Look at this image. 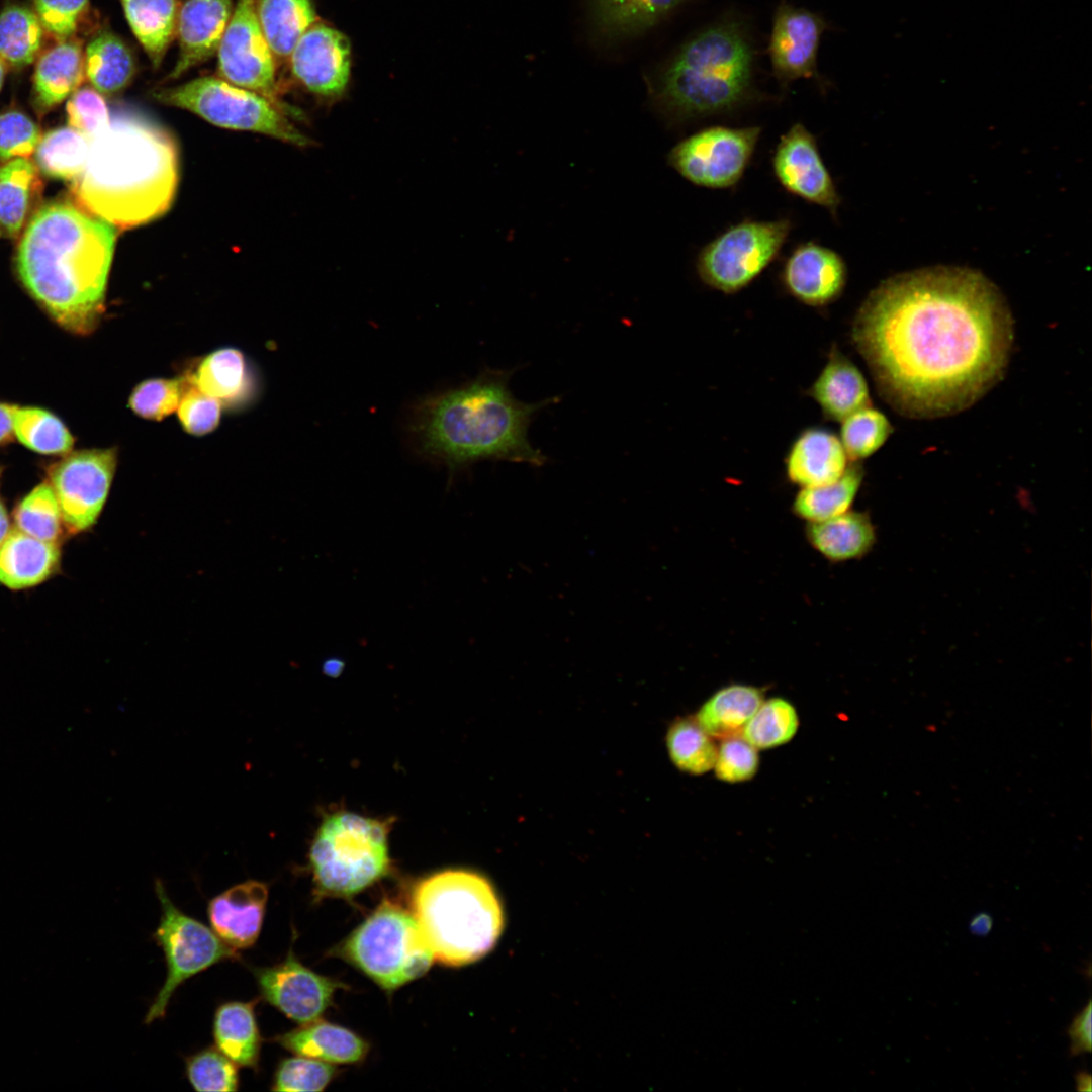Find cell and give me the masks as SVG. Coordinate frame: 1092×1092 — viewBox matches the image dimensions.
I'll use <instances>...</instances> for the list:
<instances>
[{
	"label": "cell",
	"instance_id": "obj_1",
	"mask_svg": "<svg viewBox=\"0 0 1092 1092\" xmlns=\"http://www.w3.org/2000/svg\"><path fill=\"white\" fill-rule=\"evenodd\" d=\"M850 336L880 396L901 415L933 419L965 411L1003 378L1014 323L985 275L935 266L881 282Z\"/></svg>",
	"mask_w": 1092,
	"mask_h": 1092
},
{
	"label": "cell",
	"instance_id": "obj_2",
	"mask_svg": "<svg viewBox=\"0 0 1092 1092\" xmlns=\"http://www.w3.org/2000/svg\"><path fill=\"white\" fill-rule=\"evenodd\" d=\"M115 230L68 202H50L30 219L17 249L25 291L63 331L88 336L104 312Z\"/></svg>",
	"mask_w": 1092,
	"mask_h": 1092
},
{
	"label": "cell",
	"instance_id": "obj_3",
	"mask_svg": "<svg viewBox=\"0 0 1092 1092\" xmlns=\"http://www.w3.org/2000/svg\"><path fill=\"white\" fill-rule=\"evenodd\" d=\"M510 376L509 371L486 369L459 386L415 400L405 418L413 451L446 467L450 475L482 460L543 465L546 457L530 443L528 428L552 399H517Z\"/></svg>",
	"mask_w": 1092,
	"mask_h": 1092
},
{
	"label": "cell",
	"instance_id": "obj_4",
	"mask_svg": "<svg viewBox=\"0 0 1092 1092\" xmlns=\"http://www.w3.org/2000/svg\"><path fill=\"white\" fill-rule=\"evenodd\" d=\"M178 166L177 145L170 132L146 115L122 110L90 140L73 193L84 211L112 226H138L169 209Z\"/></svg>",
	"mask_w": 1092,
	"mask_h": 1092
},
{
	"label": "cell",
	"instance_id": "obj_5",
	"mask_svg": "<svg viewBox=\"0 0 1092 1092\" xmlns=\"http://www.w3.org/2000/svg\"><path fill=\"white\" fill-rule=\"evenodd\" d=\"M753 68L745 23L724 16L693 35L663 65L652 81V103L670 125L735 111L761 99Z\"/></svg>",
	"mask_w": 1092,
	"mask_h": 1092
},
{
	"label": "cell",
	"instance_id": "obj_6",
	"mask_svg": "<svg viewBox=\"0 0 1092 1092\" xmlns=\"http://www.w3.org/2000/svg\"><path fill=\"white\" fill-rule=\"evenodd\" d=\"M411 906L435 960L448 966L485 956L504 928L493 886L470 870H444L421 879L413 888Z\"/></svg>",
	"mask_w": 1092,
	"mask_h": 1092
},
{
	"label": "cell",
	"instance_id": "obj_7",
	"mask_svg": "<svg viewBox=\"0 0 1092 1092\" xmlns=\"http://www.w3.org/2000/svg\"><path fill=\"white\" fill-rule=\"evenodd\" d=\"M389 820L344 810L327 815L308 852L316 898H351L390 870Z\"/></svg>",
	"mask_w": 1092,
	"mask_h": 1092
},
{
	"label": "cell",
	"instance_id": "obj_8",
	"mask_svg": "<svg viewBox=\"0 0 1092 1092\" xmlns=\"http://www.w3.org/2000/svg\"><path fill=\"white\" fill-rule=\"evenodd\" d=\"M336 953L386 991L424 975L435 958L414 915L384 900Z\"/></svg>",
	"mask_w": 1092,
	"mask_h": 1092
},
{
	"label": "cell",
	"instance_id": "obj_9",
	"mask_svg": "<svg viewBox=\"0 0 1092 1092\" xmlns=\"http://www.w3.org/2000/svg\"><path fill=\"white\" fill-rule=\"evenodd\" d=\"M160 103L191 111L217 126L263 133L306 147L310 140L264 96L220 77H200L153 93Z\"/></svg>",
	"mask_w": 1092,
	"mask_h": 1092
},
{
	"label": "cell",
	"instance_id": "obj_10",
	"mask_svg": "<svg viewBox=\"0 0 1092 1092\" xmlns=\"http://www.w3.org/2000/svg\"><path fill=\"white\" fill-rule=\"evenodd\" d=\"M155 892L161 917L153 939L164 952L167 976L147 1011L145 1023L165 1016L173 993L184 981L220 962L240 960L238 950L212 929L177 908L159 879L155 881Z\"/></svg>",
	"mask_w": 1092,
	"mask_h": 1092
},
{
	"label": "cell",
	"instance_id": "obj_11",
	"mask_svg": "<svg viewBox=\"0 0 1092 1092\" xmlns=\"http://www.w3.org/2000/svg\"><path fill=\"white\" fill-rule=\"evenodd\" d=\"M792 222L746 219L729 226L699 253L696 269L701 280L725 294L749 286L777 258Z\"/></svg>",
	"mask_w": 1092,
	"mask_h": 1092
},
{
	"label": "cell",
	"instance_id": "obj_12",
	"mask_svg": "<svg viewBox=\"0 0 1092 1092\" xmlns=\"http://www.w3.org/2000/svg\"><path fill=\"white\" fill-rule=\"evenodd\" d=\"M117 465V450H72L46 464L43 471L59 503L67 536L90 530L107 500Z\"/></svg>",
	"mask_w": 1092,
	"mask_h": 1092
},
{
	"label": "cell",
	"instance_id": "obj_13",
	"mask_svg": "<svg viewBox=\"0 0 1092 1092\" xmlns=\"http://www.w3.org/2000/svg\"><path fill=\"white\" fill-rule=\"evenodd\" d=\"M761 133L759 126H710L675 145L668 162L691 183L725 189L742 178Z\"/></svg>",
	"mask_w": 1092,
	"mask_h": 1092
},
{
	"label": "cell",
	"instance_id": "obj_14",
	"mask_svg": "<svg viewBox=\"0 0 1092 1092\" xmlns=\"http://www.w3.org/2000/svg\"><path fill=\"white\" fill-rule=\"evenodd\" d=\"M217 60L221 79L264 96L284 111L288 108L278 95L276 61L259 24L255 0L236 1Z\"/></svg>",
	"mask_w": 1092,
	"mask_h": 1092
},
{
	"label": "cell",
	"instance_id": "obj_15",
	"mask_svg": "<svg viewBox=\"0 0 1092 1092\" xmlns=\"http://www.w3.org/2000/svg\"><path fill=\"white\" fill-rule=\"evenodd\" d=\"M251 971L261 998L300 1025L318 1020L343 986L306 968L292 949L282 962Z\"/></svg>",
	"mask_w": 1092,
	"mask_h": 1092
},
{
	"label": "cell",
	"instance_id": "obj_16",
	"mask_svg": "<svg viewBox=\"0 0 1092 1092\" xmlns=\"http://www.w3.org/2000/svg\"><path fill=\"white\" fill-rule=\"evenodd\" d=\"M771 164L778 182L787 192L836 217L841 197L815 136L802 123H795L780 138Z\"/></svg>",
	"mask_w": 1092,
	"mask_h": 1092
},
{
	"label": "cell",
	"instance_id": "obj_17",
	"mask_svg": "<svg viewBox=\"0 0 1092 1092\" xmlns=\"http://www.w3.org/2000/svg\"><path fill=\"white\" fill-rule=\"evenodd\" d=\"M288 61L295 80L314 96L332 101L346 92L351 76V46L333 26L313 23Z\"/></svg>",
	"mask_w": 1092,
	"mask_h": 1092
},
{
	"label": "cell",
	"instance_id": "obj_18",
	"mask_svg": "<svg viewBox=\"0 0 1092 1092\" xmlns=\"http://www.w3.org/2000/svg\"><path fill=\"white\" fill-rule=\"evenodd\" d=\"M826 21L782 1L776 9L768 44L772 75L782 88L800 78H819L817 54Z\"/></svg>",
	"mask_w": 1092,
	"mask_h": 1092
},
{
	"label": "cell",
	"instance_id": "obj_19",
	"mask_svg": "<svg viewBox=\"0 0 1092 1092\" xmlns=\"http://www.w3.org/2000/svg\"><path fill=\"white\" fill-rule=\"evenodd\" d=\"M785 291L799 302L815 308L838 300L847 283V266L834 250L818 243L798 245L780 273Z\"/></svg>",
	"mask_w": 1092,
	"mask_h": 1092
},
{
	"label": "cell",
	"instance_id": "obj_20",
	"mask_svg": "<svg viewBox=\"0 0 1092 1092\" xmlns=\"http://www.w3.org/2000/svg\"><path fill=\"white\" fill-rule=\"evenodd\" d=\"M850 461L836 433L822 426L802 429L792 440L784 458L787 480L799 488L832 483Z\"/></svg>",
	"mask_w": 1092,
	"mask_h": 1092
},
{
	"label": "cell",
	"instance_id": "obj_21",
	"mask_svg": "<svg viewBox=\"0 0 1092 1092\" xmlns=\"http://www.w3.org/2000/svg\"><path fill=\"white\" fill-rule=\"evenodd\" d=\"M268 892L266 883L247 880L216 895L207 906L211 929L236 950L253 946L262 929Z\"/></svg>",
	"mask_w": 1092,
	"mask_h": 1092
},
{
	"label": "cell",
	"instance_id": "obj_22",
	"mask_svg": "<svg viewBox=\"0 0 1092 1092\" xmlns=\"http://www.w3.org/2000/svg\"><path fill=\"white\" fill-rule=\"evenodd\" d=\"M233 9L232 0H185L180 5L176 28L179 53L168 79L181 77L217 52Z\"/></svg>",
	"mask_w": 1092,
	"mask_h": 1092
},
{
	"label": "cell",
	"instance_id": "obj_23",
	"mask_svg": "<svg viewBox=\"0 0 1092 1092\" xmlns=\"http://www.w3.org/2000/svg\"><path fill=\"white\" fill-rule=\"evenodd\" d=\"M807 395L817 403L825 420L838 423L871 404L862 372L835 344Z\"/></svg>",
	"mask_w": 1092,
	"mask_h": 1092
},
{
	"label": "cell",
	"instance_id": "obj_24",
	"mask_svg": "<svg viewBox=\"0 0 1092 1092\" xmlns=\"http://www.w3.org/2000/svg\"><path fill=\"white\" fill-rule=\"evenodd\" d=\"M61 561V544L13 528L0 545V584L11 590L35 587L60 571Z\"/></svg>",
	"mask_w": 1092,
	"mask_h": 1092
},
{
	"label": "cell",
	"instance_id": "obj_25",
	"mask_svg": "<svg viewBox=\"0 0 1092 1092\" xmlns=\"http://www.w3.org/2000/svg\"><path fill=\"white\" fill-rule=\"evenodd\" d=\"M809 545L831 563L859 559L875 545L876 531L864 512L848 510L838 516L806 523Z\"/></svg>",
	"mask_w": 1092,
	"mask_h": 1092
},
{
	"label": "cell",
	"instance_id": "obj_26",
	"mask_svg": "<svg viewBox=\"0 0 1092 1092\" xmlns=\"http://www.w3.org/2000/svg\"><path fill=\"white\" fill-rule=\"evenodd\" d=\"M85 77L84 54L78 41L62 40L38 59L33 75L35 106L48 111L72 95Z\"/></svg>",
	"mask_w": 1092,
	"mask_h": 1092
},
{
	"label": "cell",
	"instance_id": "obj_27",
	"mask_svg": "<svg viewBox=\"0 0 1092 1092\" xmlns=\"http://www.w3.org/2000/svg\"><path fill=\"white\" fill-rule=\"evenodd\" d=\"M273 1040L295 1055L338 1064L360 1062L369 1049L368 1043L351 1030L320 1020L303 1024Z\"/></svg>",
	"mask_w": 1092,
	"mask_h": 1092
},
{
	"label": "cell",
	"instance_id": "obj_28",
	"mask_svg": "<svg viewBox=\"0 0 1092 1092\" xmlns=\"http://www.w3.org/2000/svg\"><path fill=\"white\" fill-rule=\"evenodd\" d=\"M686 0H589L590 20L604 38L638 35L660 22Z\"/></svg>",
	"mask_w": 1092,
	"mask_h": 1092
},
{
	"label": "cell",
	"instance_id": "obj_29",
	"mask_svg": "<svg viewBox=\"0 0 1092 1092\" xmlns=\"http://www.w3.org/2000/svg\"><path fill=\"white\" fill-rule=\"evenodd\" d=\"M256 1001H230L219 1005L213 1018L215 1046L237 1066L258 1070L262 1037L255 1013Z\"/></svg>",
	"mask_w": 1092,
	"mask_h": 1092
},
{
	"label": "cell",
	"instance_id": "obj_30",
	"mask_svg": "<svg viewBox=\"0 0 1092 1092\" xmlns=\"http://www.w3.org/2000/svg\"><path fill=\"white\" fill-rule=\"evenodd\" d=\"M764 700L761 688L731 684L717 690L699 709L695 719L713 738H728L741 732Z\"/></svg>",
	"mask_w": 1092,
	"mask_h": 1092
},
{
	"label": "cell",
	"instance_id": "obj_31",
	"mask_svg": "<svg viewBox=\"0 0 1092 1092\" xmlns=\"http://www.w3.org/2000/svg\"><path fill=\"white\" fill-rule=\"evenodd\" d=\"M259 24L276 62H286L316 22L312 0H255Z\"/></svg>",
	"mask_w": 1092,
	"mask_h": 1092
},
{
	"label": "cell",
	"instance_id": "obj_32",
	"mask_svg": "<svg viewBox=\"0 0 1092 1092\" xmlns=\"http://www.w3.org/2000/svg\"><path fill=\"white\" fill-rule=\"evenodd\" d=\"M128 25L158 67L176 35L179 0H120Z\"/></svg>",
	"mask_w": 1092,
	"mask_h": 1092
},
{
	"label": "cell",
	"instance_id": "obj_33",
	"mask_svg": "<svg viewBox=\"0 0 1092 1092\" xmlns=\"http://www.w3.org/2000/svg\"><path fill=\"white\" fill-rule=\"evenodd\" d=\"M84 69L85 76L98 92L112 94L130 83L135 74V61L118 35L103 29L86 48Z\"/></svg>",
	"mask_w": 1092,
	"mask_h": 1092
},
{
	"label": "cell",
	"instance_id": "obj_34",
	"mask_svg": "<svg viewBox=\"0 0 1092 1092\" xmlns=\"http://www.w3.org/2000/svg\"><path fill=\"white\" fill-rule=\"evenodd\" d=\"M13 433L23 447L49 457L63 456L75 445L66 423L51 410L37 405H14Z\"/></svg>",
	"mask_w": 1092,
	"mask_h": 1092
},
{
	"label": "cell",
	"instance_id": "obj_35",
	"mask_svg": "<svg viewBox=\"0 0 1092 1092\" xmlns=\"http://www.w3.org/2000/svg\"><path fill=\"white\" fill-rule=\"evenodd\" d=\"M864 477L861 462H850L836 481L800 488L793 498V514L806 523L819 522L851 509Z\"/></svg>",
	"mask_w": 1092,
	"mask_h": 1092
},
{
	"label": "cell",
	"instance_id": "obj_36",
	"mask_svg": "<svg viewBox=\"0 0 1092 1092\" xmlns=\"http://www.w3.org/2000/svg\"><path fill=\"white\" fill-rule=\"evenodd\" d=\"M188 382L223 403H235L248 390L247 364L242 352L222 348L205 356Z\"/></svg>",
	"mask_w": 1092,
	"mask_h": 1092
},
{
	"label": "cell",
	"instance_id": "obj_37",
	"mask_svg": "<svg viewBox=\"0 0 1092 1092\" xmlns=\"http://www.w3.org/2000/svg\"><path fill=\"white\" fill-rule=\"evenodd\" d=\"M90 141L72 127H60L46 133L35 151V161L46 176L75 180L85 168Z\"/></svg>",
	"mask_w": 1092,
	"mask_h": 1092
},
{
	"label": "cell",
	"instance_id": "obj_38",
	"mask_svg": "<svg viewBox=\"0 0 1092 1092\" xmlns=\"http://www.w3.org/2000/svg\"><path fill=\"white\" fill-rule=\"evenodd\" d=\"M43 27L34 11L10 4L0 13V55L13 68L31 64L41 47Z\"/></svg>",
	"mask_w": 1092,
	"mask_h": 1092
},
{
	"label": "cell",
	"instance_id": "obj_39",
	"mask_svg": "<svg viewBox=\"0 0 1092 1092\" xmlns=\"http://www.w3.org/2000/svg\"><path fill=\"white\" fill-rule=\"evenodd\" d=\"M11 517L13 528L36 539L61 544L67 536L59 503L47 480L17 502Z\"/></svg>",
	"mask_w": 1092,
	"mask_h": 1092
},
{
	"label": "cell",
	"instance_id": "obj_40",
	"mask_svg": "<svg viewBox=\"0 0 1092 1092\" xmlns=\"http://www.w3.org/2000/svg\"><path fill=\"white\" fill-rule=\"evenodd\" d=\"M36 178L35 166L25 158L0 168V235L14 237L20 232Z\"/></svg>",
	"mask_w": 1092,
	"mask_h": 1092
},
{
	"label": "cell",
	"instance_id": "obj_41",
	"mask_svg": "<svg viewBox=\"0 0 1092 1092\" xmlns=\"http://www.w3.org/2000/svg\"><path fill=\"white\" fill-rule=\"evenodd\" d=\"M666 745L671 761L685 772L703 775L714 767L717 746L696 719L675 720L667 731Z\"/></svg>",
	"mask_w": 1092,
	"mask_h": 1092
},
{
	"label": "cell",
	"instance_id": "obj_42",
	"mask_svg": "<svg viewBox=\"0 0 1092 1092\" xmlns=\"http://www.w3.org/2000/svg\"><path fill=\"white\" fill-rule=\"evenodd\" d=\"M799 727V717L793 704L775 697L763 700L747 722L741 736L757 749H768L789 742Z\"/></svg>",
	"mask_w": 1092,
	"mask_h": 1092
},
{
	"label": "cell",
	"instance_id": "obj_43",
	"mask_svg": "<svg viewBox=\"0 0 1092 1092\" xmlns=\"http://www.w3.org/2000/svg\"><path fill=\"white\" fill-rule=\"evenodd\" d=\"M893 427L883 412L872 404L840 422L839 439L850 462H861L889 439Z\"/></svg>",
	"mask_w": 1092,
	"mask_h": 1092
},
{
	"label": "cell",
	"instance_id": "obj_44",
	"mask_svg": "<svg viewBox=\"0 0 1092 1092\" xmlns=\"http://www.w3.org/2000/svg\"><path fill=\"white\" fill-rule=\"evenodd\" d=\"M189 1083L196 1091H237L238 1066L216 1046H208L185 1059Z\"/></svg>",
	"mask_w": 1092,
	"mask_h": 1092
},
{
	"label": "cell",
	"instance_id": "obj_45",
	"mask_svg": "<svg viewBox=\"0 0 1092 1092\" xmlns=\"http://www.w3.org/2000/svg\"><path fill=\"white\" fill-rule=\"evenodd\" d=\"M185 388V380L181 378L148 379L134 387L128 404L138 416L161 421L178 408Z\"/></svg>",
	"mask_w": 1092,
	"mask_h": 1092
},
{
	"label": "cell",
	"instance_id": "obj_46",
	"mask_svg": "<svg viewBox=\"0 0 1092 1092\" xmlns=\"http://www.w3.org/2000/svg\"><path fill=\"white\" fill-rule=\"evenodd\" d=\"M328 1062L297 1055L283 1059L274 1073V1091H322L336 1075Z\"/></svg>",
	"mask_w": 1092,
	"mask_h": 1092
},
{
	"label": "cell",
	"instance_id": "obj_47",
	"mask_svg": "<svg viewBox=\"0 0 1092 1092\" xmlns=\"http://www.w3.org/2000/svg\"><path fill=\"white\" fill-rule=\"evenodd\" d=\"M759 765L757 748L741 735L722 739L717 748L714 764L716 777L727 783H740L752 779Z\"/></svg>",
	"mask_w": 1092,
	"mask_h": 1092
},
{
	"label": "cell",
	"instance_id": "obj_48",
	"mask_svg": "<svg viewBox=\"0 0 1092 1092\" xmlns=\"http://www.w3.org/2000/svg\"><path fill=\"white\" fill-rule=\"evenodd\" d=\"M70 127L81 132L89 141L101 133L110 122L105 100L95 89L78 88L66 106Z\"/></svg>",
	"mask_w": 1092,
	"mask_h": 1092
},
{
	"label": "cell",
	"instance_id": "obj_49",
	"mask_svg": "<svg viewBox=\"0 0 1092 1092\" xmlns=\"http://www.w3.org/2000/svg\"><path fill=\"white\" fill-rule=\"evenodd\" d=\"M182 428L194 436L212 432L219 424L221 402L191 385L183 392L177 408Z\"/></svg>",
	"mask_w": 1092,
	"mask_h": 1092
},
{
	"label": "cell",
	"instance_id": "obj_50",
	"mask_svg": "<svg viewBox=\"0 0 1092 1092\" xmlns=\"http://www.w3.org/2000/svg\"><path fill=\"white\" fill-rule=\"evenodd\" d=\"M39 141V128L26 114L15 110L0 114V159L28 157Z\"/></svg>",
	"mask_w": 1092,
	"mask_h": 1092
},
{
	"label": "cell",
	"instance_id": "obj_51",
	"mask_svg": "<svg viewBox=\"0 0 1092 1092\" xmlns=\"http://www.w3.org/2000/svg\"><path fill=\"white\" fill-rule=\"evenodd\" d=\"M89 0H34V12L54 37L66 40L76 32Z\"/></svg>",
	"mask_w": 1092,
	"mask_h": 1092
},
{
	"label": "cell",
	"instance_id": "obj_52",
	"mask_svg": "<svg viewBox=\"0 0 1092 1092\" xmlns=\"http://www.w3.org/2000/svg\"><path fill=\"white\" fill-rule=\"evenodd\" d=\"M1091 1000H1089L1087 1005L1078 1014L1075 1015L1070 1026L1068 1027V1035L1071 1041L1070 1053L1072 1056H1079L1081 1054L1091 1052Z\"/></svg>",
	"mask_w": 1092,
	"mask_h": 1092
},
{
	"label": "cell",
	"instance_id": "obj_53",
	"mask_svg": "<svg viewBox=\"0 0 1092 1092\" xmlns=\"http://www.w3.org/2000/svg\"><path fill=\"white\" fill-rule=\"evenodd\" d=\"M14 403L0 401V447L14 440L13 408Z\"/></svg>",
	"mask_w": 1092,
	"mask_h": 1092
},
{
	"label": "cell",
	"instance_id": "obj_54",
	"mask_svg": "<svg viewBox=\"0 0 1092 1092\" xmlns=\"http://www.w3.org/2000/svg\"><path fill=\"white\" fill-rule=\"evenodd\" d=\"M992 927V916L985 912L976 914L969 923L971 933L977 936H986L990 933Z\"/></svg>",
	"mask_w": 1092,
	"mask_h": 1092
},
{
	"label": "cell",
	"instance_id": "obj_55",
	"mask_svg": "<svg viewBox=\"0 0 1092 1092\" xmlns=\"http://www.w3.org/2000/svg\"><path fill=\"white\" fill-rule=\"evenodd\" d=\"M12 517L10 516L4 499L0 494V545L13 529Z\"/></svg>",
	"mask_w": 1092,
	"mask_h": 1092
},
{
	"label": "cell",
	"instance_id": "obj_56",
	"mask_svg": "<svg viewBox=\"0 0 1092 1092\" xmlns=\"http://www.w3.org/2000/svg\"><path fill=\"white\" fill-rule=\"evenodd\" d=\"M1076 1089L1078 1091H1091L1092 1079L1091 1075L1085 1071L1078 1072L1075 1076Z\"/></svg>",
	"mask_w": 1092,
	"mask_h": 1092
},
{
	"label": "cell",
	"instance_id": "obj_57",
	"mask_svg": "<svg viewBox=\"0 0 1092 1092\" xmlns=\"http://www.w3.org/2000/svg\"><path fill=\"white\" fill-rule=\"evenodd\" d=\"M4 76H5V61L3 60V58L0 55V90H1L3 82H4Z\"/></svg>",
	"mask_w": 1092,
	"mask_h": 1092
},
{
	"label": "cell",
	"instance_id": "obj_58",
	"mask_svg": "<svg viewBox=\"0 0 1092 1092\" xmlns=\"http://www.w3.org/2000/svg\"><path fill=\"white\" fill-rule=\"evenodd\" d=\"M4 472V466L0 464V480Z\"/></svg>",
	"mask_w": 1092,
	"mask_h": 1092
}]
</instances>
